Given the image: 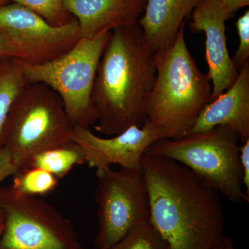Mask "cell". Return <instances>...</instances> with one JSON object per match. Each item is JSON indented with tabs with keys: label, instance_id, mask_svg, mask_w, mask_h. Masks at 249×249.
<instances>
[{
	"label": "cell",
	"instance_id": "obj_18",
	"mask_svg": "<svg viewBox=\"0 0 249 249\" xmlns=\"http://www.w3.org/2000/svg\"><path fill=\"white\" fill-rule=\"evenodd\" d=\"M93 249H99L96 248ZM105 249H170L169 245L150 222L145 223L133 231Z\"/></svg>",
	"mask_w": 249,
	"mask_h": 249
},
{
	"label": "cell",
	"instance_id": "obj_16",
	"mask_svg": "<svg viewBox=\"0 0 249 249\" xmlns=\"http://www.w3.org/2000/svg\"><path fill=\"white\" fill-rule=\"evenodd\" d=\"M85 163L83 153L75 142L40 152L31 159L27 168L45 170L57 178H63L73 167Z\"/></svg>",
	"mask_w": 249,
	"mask_h": 249
},
{
	"label": "cell",
	"instance_id": "obj_21",
	"mask_svg": "<svg viewBox=\"0 0 249 249\" xmlns=\"http://www.w3.org/2000/svg\"><path fill=\"white\" fill-rule=\"evenodd\" d=\"M19 171L9 150L6 147H0V183L9 177L14 176Z\"/></svg>",
	"mask_w": 249,
	"mask_h": 249
},
{
	"label": "cell",
	"instance_id": "obj_13",
	"mask_svg": "<svg viewBox=\"0 0 249 249\" xmlns=\"http://www.w3.org/2000/svg\"><path fill=\"white\" fill-rule=\"evenodd\" d=\"M228 126L240 137L249 139V61L241 67L231 86L209 103L198 116L188 134L199 133Z\"/></svg>",
	"mask_w": 249,
	"mask_h": 249
},
{
	"label": "cell",
	"instance_id": "obj_22",
	"mask_svg": "<svg viewBox=\"0 0 249 249\" xmlns=\"http://www.w3.org/2000/svg\"><path fill=\"white\" fill-rule=\"evenodd\" d=\"M240 160L242 169V183L246 196L249 198V139L240 146Z\"/></svg>",
	"mask_w": 249,
	"mask_h": 249
},
{
	"label": "cell",
	"instance_id": "obj_2",
	"mask_svg": "<svg viewBox=\"0 0 249 249\" xmlns=\"http://www.w3.org/2000/svg\"><path fill=\"white\" fill-rule=\"evenodd\" d=\"M155 75V53L138 23L111 31L93 85L96 130L111 137L132 126L142 127Z\"/></svg>",
	"mask_w": 249,
	"mask_h": 249
},
{
	"label": "cell",
	"instance_id": "obj_26",
	"mask_svg": "<svg viewBox=\"0 0 249 249\" xmlns=\"http://www.w3.org/2000/svg\"><path fill=\"white\" fill-rule=\"evenodd\" d=\"M5 227V217L4 212L0 209V238L2 235Z\"/></svg>",
	"mask_w": 249,
	"mask_h": 249
},
{
	"label": "cell",
	"instance_id": "obj_15",
	"mask_svg": "<svg viewBox=\"0 0 249 249\" xmlns=\"http://www.w3.org/2000/svg\"><path fill=\"white\" fill-rule=\"evenodd\" d=\"M27 85L20 65L16 59L0 61V146L10 111Z\"/></svg>",
	"mask_w": 249,
	"mask_h": 249
},
{
	"label": "cell",
	"instance_id": "obj_19",
	"mask_svg": "<svg viewBox=\"0 0 249 249\" xmlns=\"http://www.w3.org/2000/svg\"><path fill=\"white\" fill-rule=\"evenodd\" d=\"M40 15L54 26H61L71 22L73 16L66 9L65 0H12Z\"/></svg>",
	"mask_w": 249,
	"mask_h": 249
},
{
	"label": "cell",
	"instance_id": "obj_11",
	"mask_svg": "<svg viewBox=\"0 0 249 249\" xmlns=\"http://www.w3.org/2000/svg\"><path fill=\"white\" fill-rule=\"evenodd\" d=\"M231 18L219 0H202L192 13L191 30L203 31L206 36V60L212 85V101L229 89L238 76L227 47L226 22Z\"/></svg>",
	"mask_w": 249,
	"mask_h": 249
},
{
	"label": "cell",
	"instance_id": "obj_27",
	"mask_svg": "<svg viewBox=\"0 0 249 249\" xmlns=\"http://www.w3.org/2000/svg\"><path fill=\"white\" fill-rule=\"evenodd\" d=\"M9 0H0V8L2 7L3 6L8 4Z\"/></svg>",
	"mask_w": 249,
	"mask_h": 249
},
{
	"label": "cell",
	"instance_id": "obj_4",
	"mask_svg": "<svg viewBox=\"0 0 249 249\" xmlns=\"http://www.w3.org/2000/svg\"><path fill=\"white\" fill-rule=\"evenodd\" d=\"M240 137L228 126L159 139L144 155L169 159L184 165L234 204L249 203L242 183Z\"/></svg>",
	"mask_w": 249,
	"mask_h": 249
},
{
	"label": "cell",
	"instance_id": "obj_3",
	"mask_svg": "<svg viewBox=\"0 0 249 249\" xmlns=\"http://www.w3.org/2000/svg\"><path fill=\"white\" fill-rule=\"evenodd\" d=\"M183 23L173 43L155 53L156 75L147 97V122L160 139L189 133L212 101V85L190 53Z\"/></svg>",
	"mask_w": 249,
	"mask_h": 249
},
{
	"label": "cell",
	"instance_id": "obj_9",
	"mask_svg": "<svg viewBox=\"0 0 249 249\" xmlns=\"http://www.w3.org/2000/svg\"><path fill=\"white\" fill-rule=\"evenodd\" d=\"M0 29L16 49V60L33 65L60 58L82 38L75 18L64 25L54 26L40 15L14 2L0 8Z\"/></svg>",
	"mask_w": 249,
	"mask_h": 249
},
{
	"label": "cell",
	"instance_id": "obj_24",
	"mask_svg": "<svg viewBox=\"0 0 249 249\" xmlns=\"http://www.w3.org/2000/svg\"><path fill=\"white\" fill-rule=\"evenodd\" d=\"M219 1L231 18L237 11L249 4V0H219Z\"/></svg>",
	"mask_w": 249,
	"mask_h": 249
},
{
	"label": "cell",
	"instance_id": "obj_8",
	"mask_svg": "<svg viewBox=\"0 0 249 249\" xmlns=\"http://www.w3.org/2000/svg\"><path fill=\"white\" fill-rule=\"evenodd\" d=\"M98 205L96 248L107 249L150 222V203L142 169L111 167L96 173Z\"/></svg>",
	"mask_w": 249,
	"mask_h": 249
},
{
	"label": "cell",
	"instance_id": "obj_23",
	"mask_svg": "<svg viewBox=\"0 0 249 249\" xmlns=\"http://www.w3.org/2000/svg\"><path fill=\"white\" fill-rule=\"evenodd\" d=\"M18 53L14 45L4 31L0 29V61L17 58Z\"/></svg>",
	"mask_w": 249,
	"mask_h": 249
},
{
	"label": "cell",
	"instance_id": "obj_6",
	"mask_svg": "<svg viewBox=\"0 0 249 249\" xmlns=\"http://www.w3.org/2000/svg\"><path fill=\"white\" fill-rule=\"evenodd\" d=\"M111 32L83 38L53 61L33 65L19 62L28 84L42 83L61 98L75 127L90 128L97 121L92 91L100 60Z\"/></svg>",
	"mask_w": 249,
	"mask_h": 249
},
{
	"label": "cell",
	"instance_id": "obj_10",
	"mask_svg": "<svg viewBox=\"0 0 249 249\" xmlns=\"http://www.w3.org/2000/svg\"><path fill=\"white\" fill-rule=\"evenodd\" d=\"M160 139L148 123L132 126L116 135L103 138L90 128L75 127L73 142L81 150L85 163L96 173L119 165L127 169H142V160L147 147Z\"/></svg>",
	"mask_w": 249,
	"mask_h": 249
},
{
	"label": "cell",
	"instance_id": "obj_25",
	"mask_svg": "<svg viewBox=\"0 0 249 249\" xmlns=\"http://www.w3.org/2000/svg\"><path fill=\"white\" fill-rule=\"evenodd\" d=\"M215 249H235L233 242L230 237L224 236L222 243L220 244Z\"/></svg>",
	"mask_w": 249,
	"mask_h": 249
},
{
	"label": "cell",
	"instance_id": "obj_17",
	"mask_svg": "<svg viewBox=\"0 0 249 249\" xmlns=\"http://www.w3.org/2000/svg\"><path fill=\"white\" fill-rule=\"evenodd\" d=\"M58 184V178L45 170L28 168L14 175L13 189L29 196H42L52 193Z\"/></svg>",
	"mask_w": 249,
	"mask_h": 249
},
{
	"label": "cell",
	"instance_id": "obj_5",
	"mask_svg": "<svg viewBox=\"0 0 249 249\" xmlns=\"http://www.w3.org/2000/svg\"><path fill=\"white\" fill-rule=\"evenodd\" d=\"M74 127L58 93L42 83L28 84L10 111L1 146L25 169L34 156L73 142Z\"/></svg>",
	"mask_w": 249,
	"mask_h": 249
},
{
	"label": "cell",
	"instance_id": "obj_1",
	"mask_svg": "<svg viewBox=\"0 0 249 249\" xmlns=\"http://www.w3.org/2000/svg\"><path fill=\"white\" fill-rule=\"evenodd\" d=\"M150 222L170 249H215L224 237L220 194L184 165L143 155Z\"/></svg>",
	"mask_w": 249,
	"mask_h": 249
},
{
	"label": "cell",
	"instance_id": "obj_20",
	"mask_svg": "<svg viewBox=\"0 0 249 249\" xmlns=\"http://www.w3.org/2000/svg\"><path fill=\"white\" fill-rule=\"evenodd\" d=\"M239 45L232 60L237 70L240 71L241 67L249 61V11L237 19L236 22Z\"/></svg>",
	"mask_w": 249,
	"mask_h": 249
},
{
	"label": "cell",
	"instance_id": "obj_7",
	"mask_svg": "<svg viewBox=\"0 0 249 249\" xmlns=\"http://www.w3.org/2000/svg\"><path fill=\"white\" fill-rule=\"evenodd\" d=\"M5 227L0 249H85L70 219L38 196L0 189Z\"/></svg>",
	"mask_w": 249,
	"mask_h": 249
},
{
	"label": "cell",
	"instance_id": "obj_14",
	"mask_svg": "<svg viewBox=\"0 0 249 249\" xmlns=\"http://www.w3.org/2000/svg\"><path fill=\"white\" fill-rule=\"evenodd\" d=\"M202 0H147L138 24L153 53L173 43L181 25Z\"/></svg>",
	"mask_w": 249,
	"mask_h": 249
},
{
	"label": "cell",
	"instance_id": "obj_12",
	"mask_svg": "<svg viewBox=\"0 0 249 249\" xmlns=\"http://www.w3.org/2000/svg\"><path fill=\"white\" fill-rule=\"evenodd\" d=\"M147 0H65L79 24L80 36L93 38L138 22Z\"/></svg>",
	"mask_w": 249,
	"mask_h": 249
}]
</instances>
